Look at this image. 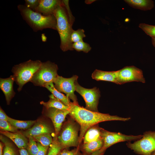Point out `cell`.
<instances>
[{"instance_id":"cell-11","label":"cell","mask_w":155,"mask_h":155,"mask_svg":"<svg viewBox=\"0 0 155 155\" xmlns=\"http://www.w3.org/2000/svg\"><path fill=\"white\" fill-rule=\"evenodd\" d=\"M118 84L132 82H145L142 70L134 66H125L118 70Z\"/></svg>"},{"instance_id":"cell-21","label":"cell","mask_w":155,"mask_h":155,"mask_svg":"<svg viewBox=\"0 0 155 155\" xmlns=\"http://www.w3.org/2000/svg\"><path fill=\"white\" fill-rule=\"evenodd\" d=\"M45 88L50 91L52 94L66 106H70L69 99L66 96L58 91L55 88L53 83L51 82L46 85Z\"/></svg>"},{"instance_id":"cell-9","label":"cell","mask_w":155,"mask_h":155,"mask_svg":"<svg viewBox=\"0 0 155 155\" xmlns=\"http://www.w3.org/2000/svg\"><path fill=\"white\" fill-rule=\"evenodd\" d=\"M78 78V76L76 75L68 78L58 75L53 82L55 88L58 91L66 94L68 98L76 104H78L74 92L76 91L75 82L77 81Z\"/></svg>"},{"instance_id":"cell-4","label":"cell","mask_w":155,"mask_h":155,"mask_svg":"<svg viewBox=\"0 0 155 155\" xmlns=\"http://www.w3.org/2000/svg\"><path fill=\"white\" fill-rule=\"evenodd\" d=\"M40 61L29 60L27 61L14 65L12 69L15 81L18 85V91L20 92L23 86L30 82L35 73L40 67Z\"/></svg>"},{"instance_id":"cell-43","label":"cell","mask_w":155,"mask_h":155,"mask_svg":"<svg viewBox=\"0 0 155 155\" xmlns=\"http://www.w3.org/2000/svg\"><path fill=\"white\" fill-rule=\"evenodd\" d=\"M151 155H155V151Z\"/></svg>"},{"instance_id":"cell-33","label":"cell","mask_w":155,"mask_h":155,"mask_svg":"<svg viewBox=\"0 0 155 155\" xmlns=\"http://www.w3.org/2000/svg\"><path fill=\"white\" fill-rule=\"evenodd\" d=\"M66 9L68 16L71 24L73 25L75 20V18L72 14L69 4V0H62Z\"/></svg>"},{"instance_id":"cell-2","label":"cell","mask_w":155,"mask_h":155,"mask_svg":"<svg viewBox=\"0 0 155 155\" xmlns=\"http://www.w3.org/2000/svg\"><path fill=\"white\" fill-rule=\"evenodd\" d=\"M17 8L23 19L34 31L47 28L57 30V21L53 14L44 16L22 4L18 5Z\"/></svg>"},{"instance_id":"cell-36","label":"cell","mask_w":155,"mask_h":155,"mask_svg":"<svg viewBox=\"0 0 155 155\" xmlns=\"http://www.w3.org/2000/svg\"><path fill=\"white\" fill-rule=\"evenodd\" d=\"M9 117L7 115L2 108L0 107V120L7 121Z\"/></svg>"},{"instance_id":"cell-22","label":"cell","mask_w":155,"mask_h":155,"mask_svg":"<svg viewBox=\"0 0 155 155\" xmlns=\"http://www.w3.org/2000/svg\"><path fill=\"white\" fill-rule=\"evenodd\" d=\"M103 145L102 138L86 143H84L82 149L87 154L90 155L95 152L101 149Z\"/></svg>"},{"instance_id":"cell-30","label":"cell","mask_w":155,"mask_h":155,"mask_svg":"<svg viewBox=\"0 0 155 155\" xmlns=\"http://www.w3.org/2000/svg\"><path fill=\"white\" fill-rule=\"evenodd\" d=\"M139 27L148 35L152 38L155 37V26L141 23Z\"/></svg>"},{"instance_id":"cell-32","label":"cell","mask_w":155,"mask_h":155,"mask_svg":"<svg viewBox=\"0 0 155 155\" xmlns=\"http://www.w3.org/2000/svg\"><path fill=\"white\" fill-rule=\"evenodd\" d=\"M24 5L28 8L35 11L39 5L40 0H25Z\"/></svg>"},{"instance_id":"cell-16","label":"cell","mask_w":155,"mask_h":155,"mask_svg":"<svg viewBox=\"0 0 155 155\" xmlns=\"http://www.w3.org/2000/svg\"><path fill=\"white\" fill-rule=\"evenodd\" d=\"M118 70L111 71L95 69L92 74V78L96 81H104L118 84Z\"/></svg>"},{"instance_id":"cell-17","label":"cell","mask_w":155,"mask_h":155,"mask_svg":"<svg viewBox=\"0 0 155 155\" xmlns=\"http://www.w3.org/2000/svg\"><path fill=\"white\" fill-rule=\"evenodd\" d=\"M0 133L11 140L19 148H27L28 141L22 133L18 132L13 133L3 130H1Z\"/></svg>"},{"instance_id":"cell-23","label":"cell","mask_w":155,"mask_h":155,"mask_svg":"<svg viewBox=\"0 0 155 155\" xmlns=\"http://www.w3.org/2000/svg\"><path fill=\"white\" fill-rule=\"evenodd\" d=\"M7 121L17 129H28L34 124L36 121H21L17 120L9 117Z\"/></svg>"},{"instance_id":"cell-34","label":"cell","mask_w":155,"mask_h":155,"mask_svg":"<svg viewBox=\"0 0 155 155\" xmlns=\"http://www.w3.org/2000/svg\"><path fill=\"white\" fill-rule=\"evenodd\" d=\"M66 148L61 150L57 155H81L77 149L70 151Z\"/></svg>"},{"instance_id":"cell-14","label":"cell","mask_w":155,"mask_h":155,"mask_svg":"<svg viewBox=\"0 0 155 155\" xmlns=\"http://www.w3.org/2000/svg\"><path fill=\"white\" fill-rule=\"evenodd\" d=\"M52 130L46 123L41 121H38L32 127L23 132L22 133L26 137L29 138L44 133H51Z\"/></svg>"},{"instance_id":"cell-24","label":"cell","mask_w":155,"mask_h":155,"mask_svg":"<svg viewBox=\"0 0 155 155\" xmlns=\"http://www.w3.org/2000/svg\"><path fill=\"white\" fill-rule=\"evenodd\" d=\"M35 140L45 146H49L52 142L53 139L50 133L41 134L33 137Z\"/></svg>"},{"instance_id":"cell-5","label":"cell","mask_w":155,"mask_h":155,"mask_svg":"<svg viewBox=\"0 0 155 155\" xmlns=\"http://www.w3.org/2000/svg\"><path fill=\"white\" fill-rule=\"evenodd\" d=\"M57 65L50 61L42 63L30 82L34 85L45 87L48 84L53 82L58 75Z\"/></svg>"},{"instance_id":"cell-31","label":"cell","mask_w":155,"mask_h":155,"mask_svg":"<svg viewBox=\"0 0 155 155\" xmlns=\"http://www.w3.org/2000/svg\"><path fill=\"white\" fill-rule=\"evenodd\" d=\"M0 128L1 130L13 133L18 132L17 129L6 121L0 120Z\"/></svg>"},{"instance_id":"cell-27","label":"cell","mask_w":155,"mask_h":155,"mask_svg":"<svg viewBox=\"0 0 155 155\" xmlns=\"http://www.w3.org/2000/svg\"><path fill=\"white\" fill-rule=\"evenodd\" d=\"M72 47L73 50L78 52L83 51L85 53H88L91 49L90 45L83 41L73 43Z\"/></svg>"},{"instance_id":"cell-28","label":"cell","mask_w":155,"mask_h":155,"mask_svg":"<svg viewBox=\"0 0 155 155\" xmlns=\"http://www.w3.org/2000/svg\"><path fill=\"white\" fill-rule=\"evenodd\" d=\"M0 140L4 145L3 155H16L12 145L9 142L1 135H0Z\"/></svg>"},{"instance_id":"cell-18","label":"cell","mask_w":155,"mask_h":155,"mask_svg":"<svg viewBox=\"0 0 155 155\" xmlns=\"http://www.w3.org/2000/svg\"><path fill=\"white\" fill-rule=\"evenodd\" d=\"M124 1L132 7L143 11L152 9L154 7V2L151 0H125Z\"/></svg>"},{"instance_id":"cell-37","label":"cell","mask_w":155,"mask_h":155,"mask_svg":"<svg viewBox=\"0 0 155 155\" xmlns=\"http://www.w3.org/2000/svg\"><path fill=\"white\" fill-rule=\"evenodd\" d=\"M19 151L20 155H30L28 150L25 149H21Z\"/></svg>"},{"instance_id":"cell-38","label":"cell","mask_w":155,"mask_h":155,"mask_svg":"<svg viewBox=\"0 0 155 155\" xmlns=\"http://www.w3.org/2000/svg\"><path fill=\"white\" fill-rule=\"evenodd\" d=\"M105 152L101 149L90 155H103Z\"/></svg>"},{"instance_id":"cell-8","label":"cell","mask_w":155,"mask_h":155,"mask_svg":"<svg viewBox=\"0 0 155 155\" xmlns=\"http://www.w3.org/2000/svg\"><path fill=\"white\" fill-rule=\"evenodd\" d=\"M76 91L80 94L84 99L86 103L85 108L89 110L98 112V106L100 92L98 88L94 87L88 89L81 86L77 81L75 83Z\"/></svg>"},{"instance_id":"cell-41","label":"cell","mask_w":155,"mask_h":155,"mask_svg":"<svg viewBox=\"0 0 155 155\" xmlns=\"http://www.w3.org/2000/svg\"><path fill=\"white\" fill-rule=\"evenodd\" d=\"M152 44L155 47V37L152 38Z\"/></svg>"},{"instance_id":"cell-3","label":"cell","mask_w":155,"mask_h":155,"mask_svg":"<svg viewBox=\"0 0 155 155\" xmlns=\"http://www.w3.org/2000/svg\"><path fill=\"white\" fill-rule=\"evenodd\" d=\"M53 14L56 20L57 30L60 37V49L63 52L73 50L72 47L73 43L70 40L71 35L73 30L63 1Z\"/></svg>"},{"instance_id":"cell-25","label":"cell","mask_w":155,"mask_h":155,"mask_svg":"<svg viewBox=\"0 0 155 155\" xmlns=\"http://www.w3.org/2000/svg\"><path fill=\"white\" fill-rule=\"evenodd\" d=\"M49 147L47 155H57L63 149L58 141L57 137H55L53 138L52 142Z\"/></svg>"},{"instance_id":"cell-26","label":"cell","mask_w":155,"mask_h":155,"mask_svg":"<svg viewBox=\"0 0 155 155\" xmlns=\"http://www.w3.org/2000/svg\"><path fill=\"white\" fill-rule=\"evenodd\" d=\"M85 31L82 29H78L76 30L73 31L70 36L71 42H76L83 41V39L86 37L84 33Z\"/></svg>"},{"instance_id":"cell-20","label":"cell","mask_w":155,"mask_h":155,"mask_svg":"<svg viewBox=\"0 0 155 155\" xmlns=\"http://www.w3.org/2000/svg\"><path fill=\"white\" fill-rule=\"evenodd\" d=\"M49 97L50 99L48 102L42 101L40 102V104L43 105L45 108H54L61 110H69V106L65 105L53 94L51 95Z\"/></svg>"},{"instance_id":"cell-19","label":"cell","mask_w":155,"mask_h":155,"mask_svg":"<svg viewBox=\"0 0 155 155\" xmlns=\"http://www.w3.org/2000/svg\"><path fill=\"white\" fill-rule=\"evenodd\" d=\"M101 128L96 125L90 128L86 132L83 137L84 143H89L102 138Z\"/></svg>"},{"instance_id":"cell-1","label":"cell","mask_w":155,"mask_h":155,"mask_svg":"<svg viewBox=\"0 0 155 155\" xmlns=\"http://www.w3.org/2000/svg\"><path fill=\"white\" fill-rule=\"evenodd\" d=\"M69 111V115L80 126L79 143L87 130L99 123L110 121H126L130 119L129 117L123 118L90 111L73 102H71Z\"/></svg>"},{"instance_id":"cell-10","label":"cell","mask_w":155,"mask_h":155,"mask_svg":"<svg viewBox=\"0 0 155 155\" xmlns=\"http://www.w3.org/2000/svg\"><path fill=\"white\" fill-rule=\"evenodd\" d=\"M101 134L103 141V145L101 149L105 151L107 148L116 143L137 140L142 137V135H128L119 132H111L102 128H101Z\"/></svg>"},{"instance_id":"cell-12","label":"cell","mask_w":155,"mask_h":155,"mask_svg":"<svg viewBox=\"0 0 155 155\" xmlns=\"http://www.w3.org/2000/svg\"><path fill=\"white\" fill-rule=\"evenodd\" d=\"M46 116L51 119L55 131V137L59 133L63 122L66 116L69 113V110H62L54 108H45Z\"/></svg>"},{"instance_id":"cell-42","label":"cell","mask_w":155,"mask_h":155,"mask_svg":"<svg viewBox=\"0 0 155 155\" xmlns=\"http://www.w3.org/2000/svg\"><path fill=\"white\" fill-rule=\"evenodd\" d=\"M42 41H45L46 40V37L44 35H43V34H42Z\"/></svg>"},{"instance_id":"cell-39","label":"cell","mask_w":155,"mask_h":155,"mask_svg":"<svg viewBox=\"0 0 155 155\" xmlns=\"http://www.w3.org/2000/svg\"><path fill=\"white\" fill-rule=\"evenodd\" d=\"M4 145V144L3 145L2 142H0V155H3V150Z\"/></svg>"},{"instance_id":"cell-13","label":"cell","mask_w":155,"mask_h":155,"mask_svg":"<svg viewBox=\"0 0 155 155\" xmlns=\"http://www.w3.org/2000/svg\"><path fill=\"white\" fill-rule=\"evenodd\" d=\"M62 2V0H40L39 5L35 11L44 16L53 14L55 11Z\"/></svg>"},{"instance_id":"cell-15","label":"cell","mask_w":155,"mask_h":155,"mask_svg":"<svg viewBox=\"0 0 155 155\" xmlns=\"http://www.w3.org/2000/svg\"><path fill=\"white\" fill-rule=\"evenodd\" d=\"M15 81L13 75L6 78L0 79V88L3 93L7 104H9L15 92L13 89V84Z\"/></svg>"},{"instance_id":"cell-6","label":"cell","mask_w":155,"mask_h":155,"mask_svg":"<svg viewBox=\"0 0 155 155\" xmlns=\"http://www.w3.org/2000/svg\"><path fill=\"white\" fill-rule=\"evenodd\" d=\"M127 147L135 153L141 155H151L155 151V132L147 131L142 137L132 143L128 142Z\"/></svg>"},{"instance_id":"cell-29","label":"cell","mask_w":155,"mask_h":155,"mask_svg":"<svg viewBox=\"0 0 155 155\" xmlns=\"http://www.w3.org/2000/svg\"><path fill=\"white\" fill-rule=\"evenodd\" d=\"M28 138L27 150L30 155H36L39 150V147L33 137Z\"/></svg>"},{"instance_id":"cell-35","label":"cell","mask_w":155,"mask_h":155,"mask_svg":"<svg viewBox=\"0 0 155 155\" xmlns=\"http://www.w3.org/2000/svg\"><path fill=\"white\" fill-rule=\"evenodd\" d=\"M37 144L39 148V150L36 155H46L49 146H43L39 142Z\"/></svg>"},{"instance_id":"cell-7","label":"cell","mask_w":155,"mask_h":155,"mask_svg":"<svg viewBox=\"0 0 155 155\" xmlns=\"http://www.w3.org/2000/svg\"><path fill=\"white\" fill-rule=\"evenodd\" d=\"M57 140L63 149L78 146V129L74 122L69 121L65 124L58 135Z\"/></svg>"},{"instance_id":"cell-40","label":"cell","mask_w":155,"mask_h":155,"mask_svg":"<svg viewBox=\"0 0 155 155\" xmlns=\"http://www.w3.org/2000/svg\"><path fill=\"white\" fill-rule=\"evenodd\" d=\"M95 1L96 0H85V2L86 4H91Z\"/></svg>"}]
</instances>
